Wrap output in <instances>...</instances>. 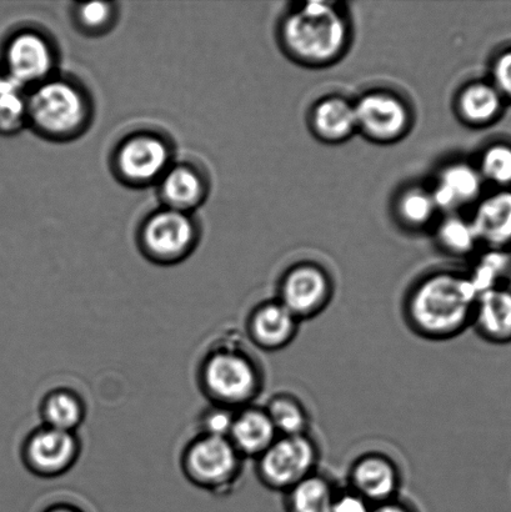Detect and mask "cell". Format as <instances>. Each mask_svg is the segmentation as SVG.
Here are the masks:
<instances>
[{
  "mask_svg": "<svg viewBox=\"0 0 511 512\" xmlns=\"http://www.w3.org/2000/svg\"><path fill=\"white\" fill-rule=\"evenodd\" d=\"M348 488L370 505L387 503L399 498L402 473L390 456L373 451L354 460L348 473Z\"/></svg>",
  "mask_w": 511,
  "mask_h": 512,
  "instance_id": "cell-10",
  "label": "cell"
},
{
  "mask_svg": "<svg viewBox=\"0 0 511 512\" xmlns=\"http://www.w3.org/2000/svg\"><path fill=\"white\" fill-rule=\"evenodd\" d=\"M372 506L353 490L339 489L330 512H369Z\"/></svg>",
  "mask_w": 511,
  "mask_h": 512,
  "instance_id": "cell-32",
  "label": "cell"
},
{
  "mask_svg": "<svg viewBox=\"0 0 511 512\" xmlns=\"http://www.w3.org/2000/svg\"><path fill=\"white\" fill-rule=\"evenodd\" d=\"M511 271V258L505 250H492L485 254L473 273L468 275L470 281L477 290L478 295L484 291L497 288L507 284L508 275Z\"/></svg>",
  "mask_w": 511,
  "mask_h": 512,
  "instance_id": "cell-26",
  "label": "cell"
},
{
  "mask_svg": "<svg viewBox=\"0 0 511 512\" xmlns=\"http://www.w3.org/2000/svg\"><path fill=\"white\" fill-rule=\"evenodd\" d=\"M137 240L142 253L155 263H179L197 248L200 227L193 214L160 207L140 224Z\"/></svg>",
  "mask_w": 511,
  "mask_h": 512,
  "instance_id": "cell-5",
  "label": "cell"
},
{
  "mask_svg": "<svg viewBox=\"0 0 511 512\" xmlns=\"http://www.w3.org/2000/svg\"><path fill=\"white\" fill-rule=\"evenodd\" d=\"M439 237L444 247L455 254H468L479 242L472 222L460 218L445 220L440 227Z\"/></svg>",
  "mask_w": 511,
  "mask_h": 512,
  "instance_id": "cell-29",
  "label": "cell"
},
{
  "mask_svg": "<svg viewBox=\"0 0 511 512\" xmlns=\"http://www.w3.org/2000/svg\"><path fill=\"white\" fill-rule=\"evenodd\" d=\"M239 453L225 438L208 436L193 446L189 454V469L195 479L208 484H220L233 478L239 466Z\"/></svg>",
  "mask_w": 511,
  "mask_h": 512,
  "instance_id": "cell-15",
  "label": "cell"
},
{
  "mask_svg": "<svg viewBox=\"0 0 511 512\" xmlns=\"http://www.w3.org/2000/svg\"><path fill=\"white\" fill-rule=\"evenodd\" d=\"M504 98L493 84L469 85L460 95L459 108L464 119L475 124L490 123L502 112Z\"/></svg>",
  "mask_w": 511,
  "mask_h": 512,
  "instance_id": "cell-24",
  "label": "cell"
},
{
  "mask_svg": "<svg viewBox=\"0 0 511 512\" xmlns=\"http://www.w3.org/2000/svg\"><path fill=\"white\" fill-rule=\"evenodd\" d=\"M479 172L484 180L503 189H510L511 145L498 143L485 150L480 160Z\"/></svg>",
  "mask_w": 511,
  "mask_h": 512,
  "instance_id": "cell-27",
  "label": "cell"
},
{
  "mask_svg": "<svg viewBox=\"0 0 511 512\" xmlns=\"http://www.w3.org/2000/svg\"><path fill=\"white\" fill-rule=\"evenodd\" d=\"M230 436L239 454L259 458L279 435L267 410L248 408L235 416Z\"/></svg>",
  "mask_w": 511,
  "mask_h": 512,
  "instance_id": "cell-18",
  "label": "cell"
},
{
  "mask_svg": "<svg viewBox=\"0 0 511 512\" xmlns=\"http://www.w3.org/2000/svg\"><path fill=\"white\" fill-rule=\"evenodd\" d=\"M264 409L279 436L309 434L310 415L297 396L288 393L274 395Z\"/></svg>",
  "mask_w": 511,
  "mask_h": 512,
  "instance_id": "cell-23",
  "label": "cell"
},
{
  "mask_svg": "<svg viewBox=\"0 0 511 512\" xmlns=\"http://www.w3.org/2000/svg\"><path fill=\"white\" fill-rule=\"evenodd\" d=\"M205 380L215 398L230 405L249 403L262 388V375L257 365L238 353L213 356L205 370Z\"/></svg>",
  "mask_w": 511,
  "mask_h": 512,
  "instance_id": "cell-8",
  "label": "cell"
},
{
  "mask_svg": "<svg viewBox=\"0 0 511 512\" xmlns=\"http://www.w3.org/2000/svg\"><path fill=\"white\" fill-rule=\"evenodd\" d=\"M369 512H418L408 501L399 498L373 505Z\"/></svg>",
  "mask_w": 511,
  "mask_h": 512,
  "instance_id": "cell-34",
  "label": "cell"
},
{
  "mask_svg": "<svg viewBox=\"0 0 511 512\" xmlns=\"http://www.w3.org/2000/svg\"><path fill=\"white\" fill-rule=\"evenodd\" d=\"M494 87L504 99L511 100V49L505 50L494 62Z\"/></svg>",
  "mask_w": 511,
  "mask_h": 512,
  "instance_id": "cell-31",
  "label": "cell"
},
{
  "mask_svg": "<svg viewBox=\"0 0 511 512\" xmlns=\"http://www.w3.org/2000/svg\"><path fill=\"white\" fill-rule=\"evenodd\" d=\"M82 413L79 401L67 393L53 395L45 406V415L52 429L67 433L79 424Z\"/></svg>",
  "mask_w": 511,
  "mask_h": 512,
  "instance_id": "cell-28",
  "label": "cell"
},
{
  "mask_svg": "<svg viewBox=\"0 0 511 512\" xmlns=\"http://www.w3.org/2000/svg\"><path fill=\"white\" fill-rule=\"evenodd\" d=\"M357 127L370 137L390 140L399 137L408 125V110L398 98L384 93L365 95L354 105Z\"/></svg>",
  "mask_w": 511,
  "mask_h": 512,
  "instance_id": "cell-12",
  "label": "cell"
},
{
  "mask_svg": "<svg viewBox=\"0 0 511 512\" xmlns=\"http://www.w3.org/2000/svg\"><path fill=\"white\" fill-rule=\"evenodd\" d=\"M313 124L325 139L348 137L357 128L354 105L340 98L325 99L314 110Z\"/></svg>",
  "mask_w": 511,
  "mask_h": 512,
  "instance_id": "cell-22",
  "label": "cell"
},
{
  "mask_svg": "<svg viewBox=\"0 0 511 512\" xmlns=\"http://www.w3.org/2000/svg\"><path fill=\"white\" fill-rule=\"evenodd\" d=\"M75 454L73 436L67 431L50 428L34 436L28 446V458L35 469L42 473L64 470Z\"/></svg>",
  "mask_w": 511,
  "mask_h": 512,
  "instance_id": "cell-19",
  "label": "cell"
},
{
  "mask_svg": "<svg viewBox=\"0 0 511 512\" xmlns=\"http://www.w3.org/2000/svg\"><path fill=\"white\" fill-rule=\"evenodd\" d=\"M472 222L479 242L494 250L511 245V189H502L480 202Z\"/></svg>",
  "mask_w": 511,
  "mask_h": 512,
  "instance_id": "cell-16",
  "label": "cell"
},
{
  "mask_svg": "<svg viewBox=\"0 0 511 512\" xmlns=\"http://www.w3.org/2000/svg\"><path fill=\"white\" fill-rule=\"evenodd\" d=\"M57 45L43 30L23 28L9 38L4 49V73L25 88L45 82L57 75Z\"/></svg>",
  "mask_w": 511,
  "mask_h": 512,
  "instance_id": "cell-7",
  "label": "cell"
},
{
  "mask_svg": "<svg viewBox=\"0 0 511 512\" xmlns=\"http://www.w3.org/2000/svg\"><path fill=\"white\" fill-rule=\"evenodd\" d=\"M319 446L309 434L278 436L258 458V475L270 490L287 493L318 471Z\"/></svg>",
  "mask_w": 511,
  "mask_h": 512,
  "instance_id": "cell-6",
  "label": "cell"
},
{
  "mask_svg": "<svg viewBox=\"0 0 511 512\" xmlns=\"http://www.w3.org/2000/svg\"><path fill=\"white\" fill-rule=\"evenodd\" d=\"M332 281L318 266L303 264L285 274L278 300L300 323L322 314L332 300Z\"/></svg>",
  "mask_w": 511,
  "mask_h": 512,
  "instance_id": "cell-9",
  "label": "cell"
},
{
  "mask_svg": "<svg viewBox=\"0 0 511 512\" xmlns=\"http://www.w3.org/2000/svg\"><path fill=\"white\" fill-rule=\"evenodd\" d=\"M347 24L332 4H304L285 20L288 48L303 60L322 63L337 57L347 40Z\"/></svg>",
  "mask_w": 511,
  "mask_h": 512,
  "instance_id": "cell-3",
  "label": "cell"
},
{
  "mask_svg": "<svg viewBox=\"0 0 511 512\" xmlns=\"http://www.w3.org/2000/svg\"><path fill=\"white\" fill-rule=\"evenodd\" d=\"M49 512H78V511L65 509V508H59V509L50 510Z\"/></svg>",
  "mask_w": 511,
  "mask_h": 512,
  "instance_id": "cell-35",
  "label": "cell"
},
{
  "mask_svg": "<svg viewBox=\"0 0 511 512\" xmlns=\"http://www.w3.org/2000/svg\"><path fill=\"white\" fill-rule=\"evenodd\" d=\"M28 92L7 73L0 74V134L13 135L28 128Z\"/></svg>",
  "mask_w": 511,
  "mask_h": 512,
  "instance_id": "cell-21",
  "label": "cell"
},
{
  "mask_svg": "<svg viewBox=\"0 0 511 512\" xmlns=\"http://www.w3.org/2000/svg\"><path fill=\"white\" fill-rule=\"evenodd\" d=\"M484 179L479 169L468 164H453L440 174L432 193L437 208L454 210L473 202L482 193Z\"/></svg>",
  "mask_w": 511,
  "mask_h": 512,
  "instance_id": "cell-17",
  "label": "cell"
},
{
  "mask_svg": "<svg viewBox=\"0 0 511 512\" xmlns=\"http://www.w3.org/2000/svg\"><path fill=\"white\" fill-rule=\"evenodd\" d=\"M157 188L162 207L188 214L202 207L210 192L207 174L190 162H174Z\"/></svg>",
  "mask_w": 511,
  "mask_h": 512,
  "instance_id": "cell-11",
  "label": "cell"
},
{
  "mask_svg": "<svg viewBox=\"0 0 511 512\" xmlns=\"http://www.w3.org/2000/svg\"><path fill=\"white\" fill-rule=\"evenodd\" d=\"M339 486L327 475L315 471L284 494L287 512H330Z\"/></svg>",
  "mask_w": 511,
  "mask_h": 512,
  "instance_id": "cell-20",
  "label": "cell"
},
{
  "mask_svg": "<svg viewBox=\"0 0 511 512\" xmlns=\"http://www.w3.org/2000/svg\"><path fill=\"white\" fill-rule=\"evenodd\" d=\"M118 17V5L113 2L74 3L72 9L75 28L92 38L108 34L117 24Z\"/></svg>",
  "mask_w": 511,
  "mask_h": 512,
  "instance_id": "cell-25",
  "label": "cell"
},
{
  "mask_svg": "<svg viewBox=\"0 0 511 512\" xmlns=\"http://www.w3.org/2000/svg\"><path fill=\"white\" fill-rule=\"evenodd\" d=\"M472 328L494 345L511 344V286L504 284L480 294L474 306Z\"/></svg>",
  "mask_w": 511,
  "mask_h": 512,
  "instance_id": "cell-13",
  "label": "cell"
},
{
  "mask_svg": "<svg viewBox=\"0 0 511 512\" xmlns=\"http://www.w3.org/2000/svg\"><path fill=\"white\" fill-rule=\"evenodd\" d=\"M92 97L78 80L63 75L45 80L28 92V128L49 142L82 137L92 124Z\"/></svg>",
  "mask_w": 511,
  "mask_h": 512,
  "instance_id": "cell-2",
  "label": "cell"
},
{
  "mask_svg": "<svg viewBox=\"0 0 511 512\" xmlns=\"http://www.w3.org/2000/svg\"><path fill=\"white\" fill-rule=\"evenodd\" d=\"M468 275L437 273L419 281L404 304V318L420 338L440 341L457 338L472 328L478 299Z\"/></svg>",
  "mask_w": 511,
  "mask_h": 512,
  "instance_id": "cell-1",
  "label": "cell"
},
{
  "mask_svg": "<svg viewBox=\"0 0 511 512\" xmlns=\"http://www.w3.org/2000/svg\"><path fill=\"white\" fill-rule=\"evenodd\" d=\"M437 209L432 193L422 189L408 190L400 199L399 213L405 222L422 225L429 222Z\"/></svg>",
  "mask_w": 511,
  "mask_h": 512,
  "instance_id": "cell-30",
  "label": "cell"
},
{
  "mask_svg": "<svg viewBox=\"0 0 511 512\" xmlns=\"http://www.w3.org/2000/svg\"><path fill=\"white\" fill-rule=\"evenodd\" d=\"M175 162L172 142L157 130L140 129L115 145L112 170L118 182L129 188L157 185Z\"/></svg>",
  "mask_w": 511,
  "mask_h": 512,
  "instance_id": "cell-4",
  "label": "cell"
},
{
  "mask_svg": "<svg viewBox=\"0 0 511 512\" xmlns=\"http://www.w3.org/2000/svg\"><path fill=\"white\" fill-rule=\"evenodd\" d=\"M300 321L278 299L267 301L253 311L249 320L250 338L267 351H278L293 343Z\"/></svg>",
  "mask_w": 511,
  "mask_h": 512,
  "instance_id": "cell-14",
  "label": "cell"
},
{
  "mask_svg": "<svg viewBox=\"0 0 511 512\" xmlns=\"http://www.w3.org/2000/svg\"><path fill=\"white\" fill-rule=\"evenodd\" d=\"M235 416L229 411L219 410L214 411L205 420V425L210 433L209 436H218V438H225L230 431H232Z\"/></svg>",
  "mask_w": 511,
  "mask_h": 512,
  "instance_id": "cell-33",
  "label": "cell"
}]
</instances>
